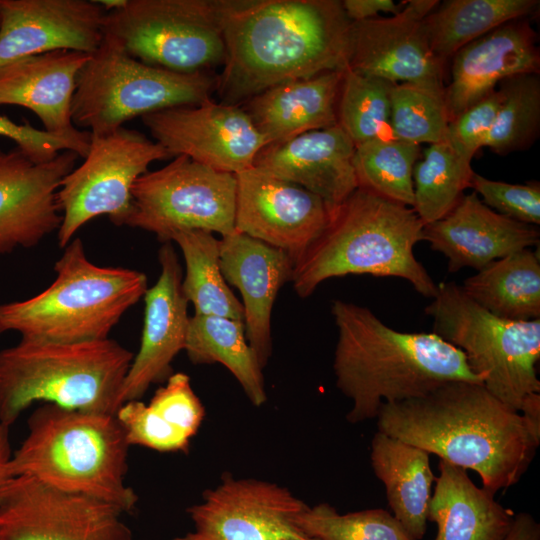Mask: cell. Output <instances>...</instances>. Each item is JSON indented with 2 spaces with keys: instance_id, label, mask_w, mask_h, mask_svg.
I'll return each instance as SVG.
<instances>
[{
  "instance_id": "6da1fadb",
  "label": "cell",
  "mask_w": 540,
  "mask_h": 540,
  "mask_svg": "<svg viewBox=\"0 0 540 540\" xmlns=\"http://www.w3.org/2000/svg\"><path fill=\"white\" fill-rule=\"evenodd\" d=\"M376 419L378 431L476 472L494 494L521 480L540 445L539 422L470 381L383 404Z\"/></svg>"
},
{
  "instance_id": "7a4b0ae2",
  "label": "cell",
  "mask_w": 540,
  "mask_h": 540,
  "mask_svg": "<svg viewBox=\"0 0 540 540\" xmlns=\"http://www.w3.org/2000/svg\"><path fill=\"white\" fill-rule=\"evenodd\" d=\"M352 21L339 0H234L216 90L238 105L280 83L347 69Z\"/></svg>"
},
{
  "instance_id": "3957f363",
  "label": "cell",
  "mask_w": 540,
  "mask_h": 540,
  "mask_svg": "<svg viewBox=\"0 0 540 540\" xmlns=\"http://www.w3.org/2000/svg\"><path fill=\"white\" fill-rule=\"evenodd\" d=\"M331 313L338 328L333 369L336 386L352 401L350 423L450 381L482 384L462 351L433 332L395 330L370 309L342 300L332 302Z\"/></svg>"
},
{
  "instance_id": "277c9868",
  "label": "cell",
  "mask_w": 540,
  "mask_h": 540,
  "mask_svg": "<svg viewBox=\"0 0 540 540\" xmlns=\"http://www.w3.org/2000/svg\"><path fill=\"white\" fill-rule=\"evenodd\" d=\"M423 228L412 207L357 188L329 212L322 233L294 261L293 288L305 298L327 279L370 274L402 278L433 298L438 285L414 256Z\"/></svg>"
},
{
  "instance_id": "5b68a950",
  "label": "cell",
  "mask_w": 540,
  "mask_h": 540,
  "mask_svg": "<svg viewBox=\"0 0 540 540\" xmlns=\"http://www.w3.org/2000/svg\"><path fill=\"white\" fill-rule=\"evenodd\" d=\"M27 425L28 433L8 464L11 477H31L108 502L123 513L133 511L138 496L125 483L130 445L115 414L44 403Z\"/></svg>"
},
{
  "instance_id": "8992f818",
  "label": "cell",
  "mask_w": 540,
  "mask_h": 540,
  "mask_svg": "<svg viewBox=\"0 0 540 540\" xmlns=\"http://www.w3.org/2000/svg\"><path fill=\"white\" fill-rule=\"evenodd\" d=\"M134 354L113 339L22 338L0 350V423L10 427L34 402L115 414Z\"/></svg>"
},
{
  "instance_id": "52a82bcc",
  "label": "cell",
  "mask_w": 540,
  "mask_h": 540,
  "mask_svg": "<svg viewBox=\"0 0 540 540\" xmlns=\"http://www.w3.org/2000/svg\"><path fill=\"white\" fill-rule=\"evenodd\" d=\"M64 248L48 288L27 300L0 305L3 332L53 342L106 339L124 313L144 297V273L93 264L80 238Z\"/></svg>"
},
{
  "instance_id": "ba28073f",
  "label": "cell",
  "mask_w": 540,
  "mask_h": 540,
  "mask_svg": "<svg viewBox=\"0 0 540 540\" xmlns=\"http://www.w3.org/2000/svg\"><path fill=\"white\" fill-rule=\"evenodd\" d=\"M425 313L433 333L462 351L484 387L512 409L540 413V318L497 317L468 297L454 282L437 284Z\"/></svg>"
},
{
  "instance_id": "9c48e42d",
  "label": "cell",
  "mask_w": 540,
  "mask_h": 540,
  "mask_svg": "<svg viewBox=\"0 0 540 540\" xmlns=\"http://www.w3.org/2000/svg\"><path fill=\"white\" fill-rule=\"evenodd\" d=\"M217 78L208 71L176 73L143 63L104 37L76 78L71 119L92 135L110 133L138 116L210 99Z\"/></svg>"
},
{
  "instance_id": "30bf717a",
  "label": "cell",
  "mask_w": 540,
  "mask_h": 540,
  "mask_svg": "<svg viewBox=\"0 0 540 540\" xmlns=\"http://www.w3.org/2000/svg\"><path fill=\"white\" fill-rule=\"evenodd\" d=\"M234 0H126L106 12L104 37L131 57L192 74L223 64L224 26Z\"/></svg>"
},
{
  "instance_id": "8fae6325",
  "label": "cell",
  "mask_w": 540,
  "mask_h": 540,
  "mask_svg": "<svg viewBox=\"0 0 540 540\" xmlns=\"http://www.w3.org/2000/svg\"><path fill=\"white\" fill-rule=\"evenodd\" d=\"M127 226L156 235L162 243L175 234L204 230L222 237L235 231L236 178L187 156H176L148 171L132 187Z\"/></svg>"
},
{
  "instance_id": "7c38bea8",
  "label": "cell",
  "mask_w": 540,
  "mask_h": 540,
  "mask_svg": "<svg viewBox=\"0 0 540 540\" xmlns=\"http://www.w3.org/2000/svg\"><path fill=\"white\" fill-rule=\"evenodd\" d=\"M169 158L161 144L124 126L103 135L91 134L84 162L63 178L57 192L62 214L58 245L64 248L97 216L106 215L113 224L125 225L135 181L152 162Z\"/></svg>"
},
{
  "instance_id": "4fadbf2b",
  "label": "cell",
  "mask_w": 540,
  "mask_h": 540,
  "mask_svg": "<svg viewBox=\"0 0 540 540\" xmlns=\"http://www.w3.org/2000/svg\"><path fill=\"white\" fill-rule=\"evenodd\" d=\"M116 506L27 476L0 495V540H132Z\"/></svg>"
},
{
  "instance_id": "5bb4252c",
  "label": "cell",
  "mask_w": 540,
  "mask_h": 540,
  "mask_svg": "<svg viewBox=\"0 0 540 540\" xmlns=\"http://www.w3.org/2000/svg\"><path fill=\"white\" fill-rule=\"evenodd\" d=\"M141 118L155 141L171 157L187 156L234 175L253 167L256 156L267 145L243 108L216 103L211 98Z\"/></svg>"
},
{
  "instance_id": "9a60e30c",
  "label": "cell",
  "mask_w": 540,
  "mask_h": 540,
  "mask_svg": "<svg viewBox=\"0 0 540 540\" xmlns=\"http://www.w3.org/2000/svg\"><path fill=\"white\" fill-rule=\"evenodd\" d=\"M305 506L275 483L229 477L187 510L194 529L174 540H312L295 523Z\"/></svg>"
},
{
  "instance_id": "2e32d148",
  "label": "cell",
  "mask_w": 540,
  "mask_h": 540,
  "mask_svg": "<svg viewBox=\"0 0 540 540\" xmlns=\"http://www.w3.org/2000/svg\"><path fill=\"white\" fill-rule=\"evenodd\" d=\"M438 0H408L390 17L352 22L347 69L391 83L445 87L447 66L432 52L424 18Z\"/></svg>"
},
{
  "instance_id": "e0dca14e",
  "label": "cell",
  "mask_w": 540,
  "mask_h": 540,
  "mask_svg": "<svg viewBox=\"0 0 540 540\" xmlns=\"http://www.w3.org/2000/svg\"><path fill=\"white\" fill-rule=\"evenodd\" d=\"M235 178V231L286 252L294 261L329 221L326 203L298 184L254 166Z\"/></svg>"
},
{
  "instance_id": "ac0fdd59",
  "label": "cell",
  "mask_w": 540,
  "mask_h": 540,
  "mask_svg": "<svg viewBox=\"0 0 540 540\" xmlns=\"http://www.w3.org/2000/svg\"><path fill=\"white\" fill-rule=\"evenodd\" d=\"M79 155L61 151L37 162L19 148H0V254L38 245L59 229L62 214L57 192Z\"/></svg>"
},
{
  "instance_id": "d6986e66",
  "label": "cell",
  "mask_w": 540,
  "mask_h": 540,
  "mask_svg": "<svg viewBox=\"0 0 540 540\" xmlns=\"http://www.w3.org/2000/svg\"><path fill=\"white\" fill-rule=\"evenodd\" d=\"M105 9L89 0H0V67L57 50L93 54Z\"/></svg>"
},
{
  "instance_id": "ffe728a7",
  "label": "cell",
  "mask_w": 540,
  "mask_h": 540,
  "mask_svg": "<svg viewBox=\"0 0 540 540\" xmlns=\"http://www.w3.org/2000/svg\"><path fill=\"white\" fill-rule=\"evenodd\" d=\"M158 260L161 273L144 294L141 343L122 386L121 405L139 400L152 384L167 380L173 359L185 348L189 302L182 291V270L172 242L163 243Z\"/></svg>"
},
{
  "instance_id": "44dd1931",
  "label": "cell",
  "mask_w": 540,
  "mask_h": 540,
  "mask_svg": "<svg viewBox=\"0 0 540 540\" xmlns=\"http://www.w3.org/2000/svg\"><path fill=\"white\" fill-rule=\"evenodd\" d=\"M91 54L57 50L29 56L0 67V105L25 107L41 120L49 134L66 140L85 158L91 134L71 119L76 78Z\"/></svg>"
},
{
  "instance_id": "7402d4cb",
  "label": "cell",
  "mask_w": 540,
  "mask_h": 540,
  "mask_svg": "<svg viewBox=\"0 0 540 540\" xmlns=\"http://www.w3.org/2000/svg\"><path fill=\"white\" fill-rule=\"evenodd\" d=\"M538 34L531 18L507 22L467 44L450 60L444 96L449 122L520 74H540Z\"/></svg>"
},
{
  "instance_id": "603a6c76",
  "label": "cell",
  "mask_w": 540,
  "mask_h": 540,
  "mask_svg": "<svg viewBox=\"0 0 540 540\" xmlns=\"http://www.w3.org/2000/svg\"><path fill=\"white\" fill-rule=\"evenodd\" d=\"M220 268L225 281L241 293L246 339L264 368L272 352V308L280 288L292 279L294 259L234 231L220 239Z\"/></svg>"
},
{
  "instance_id": "cb8c5ba5",
  "label": "cell",
  "mask_w": 540,
  "mask_h": 540,
  "mask_svg": "<svg viewBox=\"0 0 540 540\" xmlns=\"http://www.w3.org/2000/svg\"><path fill=\"white\" fill-rule=\"evenodd\" d=\"M423 240L448 260V270H480L494 260L538 245L536 226L489 208L475 192L463 195L443 218L424 225Z\"/></svg>"
},
{
  "instance_id": "d4e9b609",
  "label": "cell",
  "mask_w": 540,
  "mask_h": 540,
  "mask_svg": "<svg viewBox=\"0 0 540 540\" xmlns=\"http://www.w3.org/2000/svg\"><path fill=\"white\" fill-rule=\"evenodd\" d=\"M354 152V143L337 124L266 145L253 166L319 196L330 212L358 188Z\"/></svg>"
},
{
  "instance_id": "484cf974",
  "label": "cell",
  "mask_w": 540,
  "mask_h": 540,
  "mask_svg": "<svg viewBox=\"0 0 540 540\" xmlns=\"http://www.w3.org/2000/svg\"><path fill=\"white\" fill-rule=\"evenodd\" d=\"M344 71L280 83L250 98L243 109L267 145L335 126Z\"/></svg>"
},
{
  "instance_id": "4316f807",
  "label": "cell",
  "mask_w": 540,
  "mask_h": 540,
  "mask_svg": "<svg viewBox=\"0 0 540 540\" xmlns=\"http://www.w3.org/2000/svg\"><path fill=\"white\" fill-rule=\"evenodd\" d=\"M428 520L437 525L435 540H503L515 515L495 494L478 487L467 471L440 460Z\"/></svg>"
},
{
  "instance_id": "83f0119b",
  "label": "cell",
  "mask_w": 540,
  "mask_h": 540,
  "mask_svg": "<svg viewBox=\"0 0 540 540\" xmlns=\"http://www.w3.org/2000/svg\"><path fill=\"white\" fill-rule=\"evenodd\" d=\"M115 415L130 446L174 452L188 449L205 410L193 391L189 376L178 372L168 377L149 404L140 399L127 401Z\"/></svg>"
},
{
  "instance_id": "f1b7e54d",
  "label": "cell",
  "mask_w": 540,
  "mask_h": 540,
  "mask_svg": "<svg viewBox=\"0 0 540 540\" xmlns=\"http://www.w3.org/2000/svg\"><path fill=\"white\" fill-rule=\"evenodd\" d=\"M429 455L378 430L372 438L373 472L385 487L392 515L415 540H421L426 533L432 484L436 479Z\"/></svg>"
},
{
  "instance_id": "f546056e",
  "label": "cell",
  "mask_w": 540,
  "mask_h": 540,
  "mask_svg": "<svg viewBox=\"0 0 540 540\" xmlns=\"http://www.w3.org/2000/svg\"><path fill=\"white\" fill-rule=\"evenodd\" d=\"M461 288L497 317L516 321L540 318V260L528 248L492 261L467 278Z\"/></svg>"
},
{
  "instance_id": "4dcf8cb0",
  "label": "cell",
  "mask_w": 540,
  "mask_h": 540,
  "mask_svg": "<svg viewBox=\"0 0 540 540\" xmlns=\"http://www.w3.org/2000/svg\"><path fill=\"white\" fill-rule=\"evenodd\" d=\"M538 0H445L426 15L429 46L446 66L457 51L495 28L520 18H532Z\"/></svg>"
},
{
  "instance_id": "1f68e13d",
  "label": "cell",
  "mask_w": 540,
  "mask_h": 540,
  "mask_svg": "<svg viewBox=\"0 0 540 540\" xmlns=\"http://www.w3.org/2000/svg\"><path fill=\"white\" fill-rule=\"evenodd\" d=\"M184 350L194 364L224 365L253 405L261 406L266 401L263 368L246 339L242 321L194 314Z\"/></svg>"
},
{
  "instance_id": "d6a6232c",
  "label": "cell",
  "mask_w": 540,
  "mask_h": 540,
  "mask_svg": "<svg viewBox=\"0 0 540 540\" xmlns=\"http://www.w3.org/2000/svg\"><path fill=\"white\" fill-rule=\"evenodd\" d=\"M185 261L182 291L196 315H214L238 321L244 319L243 306L231 291L220 268V239L204 230H188L174 235Z\"/></svg>"
},
{
  "instance_id": "836d02e7",
  "label": "cell",
  "mask_w": 540,
  "mask_h": 540,
  "mask_svg": "<svg viewBox=\"0 0 540 540\" xmlns=\"http://www.w3.org/2000/svg\"><path fill=\"white\" fill-rule=\"evenodd\" d=\"M469 159L448 140L430 144L413 170V209L424 225L446 216L458 204L475 174Z\"/></svg>"
},
{
  "instance_id": "e575fe53",
  "label": "cell",
  "mask_w": 540,
  "mask_h": 540,
  "mask_svg": "<svg viewBox=\"0 0 540 540\" xmlns=\"http://www.w3.org/2000/svg\"><path fill=\"white\" fill-rule=\"evenodd\" d=\"M420 154V145L393 137L355 146L353 166L358 188L413 207V170Z\"/></svg>"
},
{
  "instance_id": "d590c367",
  "label": "cell",
  "mask_w": 540,
  "mask_h": 540,
  "mask_svg": "<svg viewBox=\"0 0 540 540\" xmlns=\"http://www.w3.org/2000/svg\"><path fill=\"white\" fill-rule=\"evenodd\" d=\"M502 102L484 140L498 155L529 149L540 132L539 74H520L501 81Z\"/></svg>"
},
{
  "instance_id": "8d00e7d4",
  "label": "cell",
  "mask_w": 540,
  "mask_h": 540,
  "mask_svg": "<svg viewBox=\"0 0 540 540\" xmlns=\"http://www.w3.org/2000/svg\"><path fill=\"white\" fill-rule=\"evenodd\" d=\"M395 83L346 69L341 83L337 120L355 146L391 138L390 92Z\"/></svg>"
},
{
  "instance_id": "74e56055",
  "label": "cell",
  "mask_w": 540,
  "mask_h": 540,
  "mask_svg": "<svg viewBox=\"0 0 540 540\" xmlns=\"http://www.w3.org/2000/svg\"><path fill=\"white\" fill-rule=\"evenodd\" d=\"M445 87L395 83L390 92V129L393 138L418 144L447 139L449 118Z\"/></svg>"
},
{
  "instance_id": "f35d334b",
  "label": "cell",
  "mask_w": 540,
  "mask_h": 540,
  "mask_svg": "<svg viewBox=\"0 0 540 540\" xmlns=\"http://www.w3.org/2000/svg\"><path fill=\"white\" fill-rule=\"evenodd\" d=\"M295 523L312 540H415L392 513L381 508L340 514L328 503L306 505Z\"/></svg>"
},
{
  "instance_id": "ab89813d",
  "label": "cell",
  "mask_w": 540,
  "mask_h": 540,
  "mask_svg": "<svg viewBox=\"0 0 540 540\" xmlns=\"http://www.w3.org/2000/svg\"><path fill=\"white\" fill-rule=\"evenodd\" d=\"M471 188L492 210L528 225L540 224V184H510L474 174Z\"/></svg>"
},
{
  "instance_id": "60d3db41",
  "label": "cell",
  "mask_w": 540,
  "mask_h": 540,
  "mask_svg": "<svg viewBox=\"0 0 540 540\" xmlns=\"http://www.w3.org/2000/svg\"><path fill=\"white\" fill-rule=\"evenodd\" d=\"M502 102L499 89L479 100L449 122L448 142L462 155L473 159L483 147Z\"/></svg>"
},
{
  "instance_id": "b9f144b4",
  "label": "cell",
  "mask_w": 540,
  "mask_h": 540,
  "mask_svg": "<svg viewBox=\"0 0 540 540\" xmlns=\"http://www.w3.org/2000/svg\"><path fill=\"white\" fill-rule=\"evenodd\" d=\"M0 136L13 140L24 154L37 162L55 158L61 151L70 150V144L45 130L32 127L29 123L17 124L0 115Z\"/></svg>"
},
{
  "instance_id": "7bdbcfd3",
  "label": "cell",
  "mask_w": 540,
  "mask_h": 540,
  "mask_svg": "<svg viewBox=\"0 0 540 540\" xmlns=\"http://www.w3.org/2000/svg\"><path fill=\"white\" fill-rule=\"evenodd\" d=\"M342 5L347 17L352 22L375 18L379 16V13L395 15L404 6V4L399 5L393 0H344Z\"/></svg>"
},
{
  "instance_id": "ee69618b",
  "label": "cell",
  "mask_w": 540,
  "mask_h": 540,
  "mask_svg": "<svg viewBox=\"0 0 540 540\" xmlns=\"http://www.w3.org/2000/svg\"><path fill=\"white\" fill-rule=\"evenodd\" d=\"M503 540H540V525L534 517L521 512L514 517V522Z\"/></svg>"
},
{
  "instance_id": "f6af8a7d",
  "label": "cell",
  "mask_w": 540,
  "mask_h": 540,
  "mask_svg": "<svg viewBox=\"0 0 540 540\" xmlns=\"http://www.w3.org/2000/svg\"><path fill=\"white\" fill-rule=\"evenodd\" d=\"M9 429L10 427L0 423V495L8 481L12 478L8 469L12 455Z\"/></svg>"
},
{
  "instance_id": "bcb514c9",
  "label": "cell",
  "mask_w": 540,
  "mask_h": 540,
  "mask_svg": "<svg viewBox=\"0 0 540 540\" xmlns=\"http://www.w3.org/2000/svg\"><path fill=\"white\" fill-rule=\"evenodd\" d=\"M3 333L2 329L0 328V334Z\"/></svg>"
}]
</instances>
